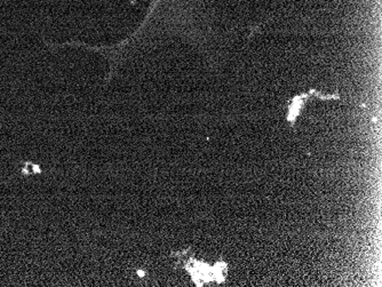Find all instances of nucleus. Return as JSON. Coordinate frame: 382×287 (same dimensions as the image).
I'll list each match as a JSON object with an SVG mask.
<instances>
[{
	"instance_id": "nucleus-1",
	"label": "nucleus",
	"mask_w": 382,
	"mask_h": 287,
	"mask_svg": "<svg viewBox=\"0 0 382 287\" xmlns=\"http://www.w3.org/2000/svg\"><path fill=\"white\" fill-rule=\"evenodd\" d=\"M185 3H187L185 0H151L148 7L147 14H145V16L143 18V21L141 22L138 29L132 33V36L127 39L123 40L122 43L116 45V46L108 47L109 52L112 54L120 52V50L128 46L129 44H132L138 37H140L141 34H142L145 30L150 27V25L157 21L158 17L163 16V15L167 14L168 12L175 13L177 11H179V7L183 6Z\"/></svg>"
}]
</instances>
